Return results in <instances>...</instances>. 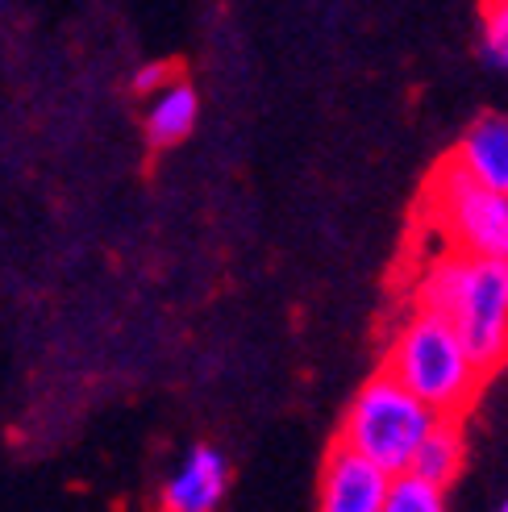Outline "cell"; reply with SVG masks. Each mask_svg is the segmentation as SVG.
Wrapping results in <instances>:
<instances>
[{
    "label": "cell",
    "instance_id": "cell-10",
    "mask_svg": "<svg viewBox=\"0 0 508 512\" xmlns=\"http://www.w3.org/2000/svg\"><path fill=\"white\" fill-rule=\"evenodd\" d=\"M379 512H446V492L404 471V475H392Z\"/></svg>",
    "mask_w": 508,
    "mask_h": 512
},
{
    "label": "cell",
    "instance_id": "cell-1",
    "mask_svg": "<svg viewBox=\"0 0 508 512\" xmlns=\"http://www.w3.org/2000/svg\"><path fill=\"white\" fill-rule=\"evenodd\" d=\"M413 304L442 317L459 334L471 363L484 375H496L508 367V263L504 259H475V254L442 250L417 275Z\"/></svg>",
    "mask_w": 508,
    "mask_h": 512
},
{
    "label": "cell",
    "instance_id": "cell-6",
    "mask_svg": "<svg viewBox=\"0 0 508 512\" xmlns=\"http://www.w3.org/2000/svg\"><path fill=\"white\" fill-rule=\"evenodd\" d=\"M230 492V463L217 446H192L159 492V512H217Z\"/></svg>",
    "mask_w": 508,
    "mask_h": 512
},
{
    "label": "cell",
    "instance_id": "cell-11",
    "mask_svg": "<svg viewBox=\"0 0 508 512\" xmlns=\"http://www.w3.org/2000/svg\"><path fill=\"white\" fill-rule=\"evenodd\" d=\"M479 55L488 67L508 71V0H479Z\"/></svg>",
    "mask_w": 508,
    "mask_h": 512
},
{
    "label": "cell",
    "instance_id": "cell-12",
    "mask_svg": "<svg viewBox=\"0 0 508 512\" xmlns=\"http://www.w3.org/2000/svg\"><path fill=\"white\" fill-rule=\"evenodd\" d=\"M175 75H180V71H175V67H167V63H150V67H142V71H138L134 88H138L142 96H150V92H159L167 80H175Z\"/></svg>",
    "mask_w": 508,
    "mask_h": 512
},
{
    "label": "cell",
    "instance_id": "cell-9",
    "mask_svg": "<svg viewBox=\"0 0 508 512\" xmlns=\"http://www.w3.org/2000/svg\"><path fill=\"white\" fill-rule=\"evenodd\" d=\"M196 117H200V96L188 80H167L159 92H150V109H146V142L150 146H180L192 130H196Z\"/></svg>",
    "mask_w": 508,
    "mask_h": 512
},
{
    "label": "cell",
    "instance_id": "cell-3",
    "mask_svg": "<svg viewBox=\"0 0 508 512\" xmlns=\"http://www.w3.org/2000/svg\"><path fill=\"white\" fill-rule=\"evenodd\" d=\"M434 421H438L434 408H425L404 383H396L379 367L359 388V396L350 400L342 429H338V442L371 458L379 471L404 475Z\"/></svg>",
    "mask_w": 508,
    "mask_h": 512
},
{
    "label": "cell",
    "instance_id": "cell-4",
    "mask_svg": "<svg viewBox=\"0 0 508 512\" xmlns=\"http://www.w3.org/2000/svg\"><path fill=\"white\" fill-rule=\"evenodd\" d=\"M421 213L442 234L446 250L508 263V196L475 184L459 163L446 159L434 167Z\"/></svg>",
    "mask_w": 508,
    "mask_h": 512
},
{
    "label": "cell",
    "instance_id": "cell-13",
    "mask_svg": "<svg viewBox=\"0 0 508 512\" xmlns=\"http://www.w3.org/2000/svg\"><path fill=\"white\" fill-rule=\"evenodd\" d=\"M496 512H508V496H504V500H500V508H496Z\"/></svg>",
    "mask_w": 508,
    "mask_h": 512
},
{
    "label": "cell",
    "instance_id": "cell-5",
    "mask_svg": "<svg viewBox=\"0 0 508 512\" xmlns=\"http://www.w3.org/2000/svg\"><path fill=\"white\" fill-rule=\"evenodd\" d=\"M392 475L342 442L329 446L321 471V512H379Z\"/></svg>",
    "mask_w": 508,
    "mask_h": 512
},
{
    "label": "cell",
    "instance_id": "cell-7",
    "mask_svg": "<svg viewBox=\"0 0 508 512\" xmlns=\"http://www.w3.org/2000/svg\"><path fill=\"white\" fill-rule=\"evenodd\" d=\"M450 163H459L475 184L508 196V117L504 113H479L463 130Z\"/></svg>",
    "mask_w": 508,
    "mask_h": 512
},
{
    "label": "cell",
    "instance_id": "cell-8",
    "mask_svg": "<svg viewBox=\"0 0 508 512\" xmlns=\"http://www.w3.org/2000/svg\"><path fill=\"white\" fill-rule=\"evenodd\" d=\"M463 463H467V433H463V421L459 417H438L429 425V433L421 438L413 463H409V475L434 483V488H450L454 479L463 475Z\"/></svg>",
    "mask_w": 508,
    "mask_h": 512
},
{
    "label": "cell",
    "instance_id": "cell-2",
    "mask_svg": "<svg viewBox=\"0 0 508 512\" xmlns=\"http://www.w3.org/2000/svg\"><path fill=\"white\" fill-rule=\"evenodd\" d=\"M384 371L396 383H404L425 408H434L438 417H459V421L479 400V388L488 379L471 363L459 334L442 317L417 309V304L396 325L384 354Z\"/></svg>",
    "mask_w": 508,
    "mask_h": 512
}]
</instances>
